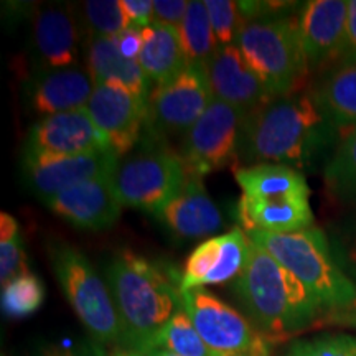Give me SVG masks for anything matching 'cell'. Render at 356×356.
Instances as JSON below:
<instances>
[{
  "label": "cell",
  "instance_id": "e575fe53",
  "mask_svg": "<svg viewBox=\"0 0 356 356\" xmlns=\"http://www.w3.org/2000/svg\"><path fill=\"white\" fill-rule=\"evenodd\" d=\"M129 26L145 29L154 24V0H119Z\"/></svg>",
  "mask_w": 356,
  "mask_h": 356
},
{
  "label": "cell",
  "instance_id": "ac0fdd59",
  "mask_svg": "<svg viewBox=\"0 0 356 356\" xmlns=\"http://www.w3.org/2000/svg\"><path fill=\"white\" fill-rule=\"evenodd\" d=\"M50 210L74 228L102 231L121 218L122 203L115 193L113 177L84 181L44 202Z\"/></svg>",
  "mask_w": 356,
  "mask_h": 356
},
{
  "label": "cell",
  "instance_id": "d590c367",
  "mask_svg": "<svg viewBox=\"0 0 356 356\" xmlns=\"http://www.w3.org/2000/svg\"><path fill=\"white\" fill-rule=\"evenodd\" d=\"M186 8H188L186 0H154V22L178 29Z\"/></svg>",
  "mask_w": 356,
  "mask_h": 356
},
{
  "label": "cell",
  "instance_id": "277c9868",
  "mask_svg": "<svg viewBox=\"0 0 356 356\" xmlns=\"http://www.w3.org/2000/svg\"><path fill=\"white\" fill-rule=\"evenodd\" d=\"M246 234L296 275L323 310H343L356 302V286L338 266L330 239L320 228L312 226L284 234L248 231Z\"/></svg>",
  "mask_w": 356,
  "mask_h": 356
},
{
  "label": "cell",
  "instance_id": "d6986e66",
  "mask_svg": "<svg viewBox=\"0 0 356 356\" xmlns=\"http://www.w3.org/2000/svg\"><path fill=\"white\" fill-rule=\"evenodd\" d=\"M95 86L88 68L78 65L37 73L26 88V97L30 108L47 118L86 108Z\"/></svg>",
  "mask_w": 356,
  "mask_h": 356
},
{
  "label": "cell",
  "instance_id": "603a6c76",
  "mask_svg": "<svg viewBox=\"0 0 356 356\" xmlns=\"http://www.w3.org/2000/svg\"><path fill=\"white\" fill-rule=\"evenodd\" d=\"M239 228L244 231H264V233L284 234L304 231L314 226L309 198H273L257 200L241 197L238 202Z\"/></svg>",
  "mask_w": 356,
  "mask_h": 356
},
{
  "label": "cell",
  "instance_id": "2e32d148",
  "mask_svg": "<svg viewBox=\"0 0 356 356\" xmlns=\"http://www.w3.org/2000/svg\"><path fill=\"white\" fill-rule=\"evenodd\" d=\"M213 97L246 115L275 97L236 44L218 47L207 65Z\"/></svg>",
  "mask_w": 356,
  "mask_h": 356
},
{
  "label": "cell",
  "instance_id": "cb8c5ba5",
  "mask_svg": "<svg viewBox=\"0 0 356 356\" xmlns=\"http://www.w3.org/2000/svg\"><path fill=\"white\" fill-rule=\"evenodd\" d=\"M234 178L241 186L243 197L248 198H310L304 173L282 163H256L234 168Z\"/></svg>",
  "mask_w": 356,
  "mask_h": 356
},
{
  "label": "cell",
  "instance_id": "f1b7e54d",
  "mask_svg": "<svg viewBox=\"0 0 356 356\" xmlns=\"http://www.w3.org/2000/svg\"><path fill=\"white\" fill-rule=\"evenodd\" d=\"M44 286L29 269L2 286V310L12 318L29 317L42 307Z\"/></svg>",
  "mask_w": 356,
  "mask_h": 356
},
{
  "label": "cell",
  "instance_id": "83f0119b",
  "mask_svg": "<svg viewBox=\"0 0 356 356\" xmlns=\"http://www.w3.org/2000/svg\"><path fill=\"white\" fill-rule=\"evenodd\" d=\"M154 348L167 350L178 356H220L208 348L184 309L178 310L165 325Z\"/></svg>",
  "mask_w": 356,
  "mask_h": 356
},
{
  "label": "cell",
  "instance_id": "ba28073f",
  "mask_svg": "<svg viewBox=\"0 0 356 356\" xmlns=\"http://www.w3.org/2000/svg\"><path fill=\"white\" fill-rule=\"evenodd\" d=\"M215 101L208 81L207 66L186 65L184 71L163 84H155L150 92L145 131L162 139L163 136L188 132Z\"/></svg>",
  "mask_w": 356,
  "mask_h": 356
},
{
  "label": "cell",
  "instance_id": "7402d4cb",
  "mask_svg": "<svg viewBox=\"0 0 356 356\" xmlns=\"http://www.w3.org/2000/svg\"><path fill=\"white\" fill-rule=\"evenodd\" d=\"M86 68L95 79V84L121 86L149 104L152 81L147 78L139 61L129 60L122 55L118 38L88 37Z\"/></svg>",
  "mask_w": 356,
  "mask_h": 356
},
{
  "label": "cell",
  "instance_id": "d4e9b609",
  "mask_svg": "<svg viewBox=\"0 0 356 356\" xmlns=\"http://www.w3.org/2000/svg\"><path fill=\"white\" fill-rule=\"evenodd\" d=\"M144 43L139 63L147 78L155 84H163L186 68V58L177 26L150 24L142 29Z\"/></svg>",
  "mask_w": 356,
  "mask_h": 356
},
{
  "label": "cell",
  "instance_id": "7a4b0ae2",
  "mask_svg": "<svg viewBox=\"0 0 356 356\" xmlns=\"http://www.w3.org/2000/svg\"><path fill=\"white\" fill-rule=\"evenodd\" d=\"M124 348L149 351L173 315L181 309L180 286L147 257L122 249L106 270Z\"/></svg>",
  "mask_w": 356,
  "mask_h": 356
},
{
  "label": "cell",
  "instance_id": "4fadbf2b",
  "mask_svg": "<svg viewBox=\"0 0 356 356\" xmlns=\"http://www.w3.org/2000/svg\"><path fill=\"white\" fill-rule=\"evenodd\" d=\"M106 150H109L108 142L83 108L47 115L35 122L26 137L24 155L74 157Z\"/></svg>",
  "mask_w": 356,
  "mask_h": 356
},
{
  "label": "cell",
  "instance_id": "44dd1931",
  "mask_svg": "<svg viewBox=\"0 0 356 356\" xmlns=\"http://www.w3.org/2000/svg\"><path fill=\"white\" fill-rule=\"evenodd\" d=\"M320 113L343 140L356 129V56L340 58L312 89Z\"/></svg>",
  "mask_w": 356,
  "mask_h": 356
},
{
  "label": "cell",
  "instance_id": "ffe728a7",
  "mask_svg": "<svg viewBox=\"0 0 356 356\" xmlns=\"http://www.w3.org/2000/svg\"><path fill=\"white\" fill-rule=\"evenodd\" d=\"M168 231L181 239H198L222 226L220 210L204 188L202 178L188 175L178 195L157 213Z\"/></svg>",
  "mask_w": 356,
  "mask_h": 356
},
{
  "label": "cell",
  "instance_id": "d6a6232c",
  "mask_svg": "<svg viewBox=\"0 0 356 356\" xmlns=\"http://www.w3.org/2000/svg\"><path fill=\"white\" fill-rule=\"evenodd\" d=\"M284 356H356V337L335 333L297 340Z\"/></svg>",
  "mask_w": 356,
  "mask_h": 356
},
{
  "label": "cell",
  "instance_id": "74e56055",
  "mask_svg": "<svg viewBox=\"0 0 356 356\" xmlns=\"http://www.w3.org/2000/svg\"><path fill=\"white\" fill-rule=\"evenodd\" d=\"M118 43L119 50L129 60L139 61L142 43H144V35H142V29H136V26H127L124 32L119 35Z\"/></svg>",
  "mask_w": 356,
  "mask_h": 356
},
{
  "label": "cell",
  "instance_id": "8d00e7d4",
  "mask_svg": "<svg viewBox=\"0 0 356 356\" xmlns=\"http://www.w3.org/2000/svg\"><path fill=\"white\" fill-rule=\"evenodd\" d=\"M37 356H104L97 345H47L38 351Z\"/></svg>",
  "mask_w": 356,
  "mask_h": 356
},
{
  "label": "cell",
  "instance_id": "3957f363",
  "mask_svg": "<svg viewBox=\"0 0 356 356\" xmlns=\"http://www.w3.org/2000/svg\"><path fill=\"white\" fill-rule=\"evenodd\" d=\"M233 291L261 335L270 338L304 330L323 312L304 284L254 241Z\"/></svg>",
  "mask_w": 356,
  "mask_h": 356
},
{
  "label": "cell",
  "instance_id": "484cf974",
  "mask_svg": "<svg viewBox=\"0 0 356 356\" xmlns=\"http://www.w3.org/2000/svg\"><path fill=\"white\" fill-rule=\"evenodd\" d=\"M181 47L188 65L207 66L218 50L207 6L200 0L188 2V8L178 26Z\"/></svg>",
  "mask_w": 356,
  "mask_h": 356
},
{
  "label": "cell",
  "instance_id": "b9f144b4",
  "mask_svg": "<svg viewBox=\"0 0 356 356\" xmlns=\"http://www.w3.org/2000/svg\"><path fill=\"white\" fill-rule=\"evenodd\" d=\"M220 356H270V350H269V345L264 343L257 346L254 350L246 351V353H231V355H220Z\"/></svg>",
  "mask_w": 356,
  "mask_h": 356
},
{
  "label": "cell",
  "instance_id": "9c48e42d",
  "mask_svg": "<svg viewBox=\"0 0 356 356\" xmlns=\"http://www.w3.org/2000/svg\"><path fill=\"white\" fill-rule=\"evenodd\" d=\"M244 114L226 102L215 99L195 126L185 134L180 157L186 172L204 177L233 162L239 150Z\"/></svg>",
  "mask_w": 356,
  "mask_h": 356
},
{
  "label": "cell",
  "instance_id": "e0dca14e",
  "mask_svg": "<svg viewBox=\"0 0 356 356\" xmlns=\"http://www.w3.org/2000/svg\"><path fill=\"white\" fill-rule=\"evenodd\" d=\"M79 47L81 33L73 8L55 3L35 12L30 48L38 73L78 66Z\"/></svg>",
  "mask_w": 356,
  "mask_h": 356
},
{
  "label": "cell",
  "instance_id": "30bf717a",
  "mask_svg": "<svg viewBox=\"0 0 356 356\" xmlns=\"http://www.w3.org/2000/svg\"><path fill=\"white\" fill-rule=\"evenodd\" d=\"M180 299L202 340L216 355L246 353L267 343L244 315L204 287L180 292Z\"/></svg>",
  "mask_w": 356,
  "mask_h": 356
},
{
  "label": "cell",
  "instance_id": "ab89813d",
  "mask_svg": "<svg viewBox=\"0 0 356 356\" xmlns=\"http://www.w3.org/2000/svg\"><path fill=\"white\" fill-rule=\"evenodd\" d=\"M332 322H340L343 325H350V327L356 328V302L348 309L338 310V312H332Z\"/></svg>",
  "mask_w": 356,
  "mask_h": 356
},
{
  "label": "cell",
  "instance_id": "f35d334b",
  "mask_svg": "<svg viewBox=\"0 0 356 356\" xmlns=\"http://www.w3.org/2000/svg\"><path fill=\"white\" fill-rule=\"evenodd\" d=\"M356 56V0L348 2V19H346V42L341 58Z\"/></svg>",
  "mask_w": 356,
  "mask_h": 356
},
{
  "label": "cell",
  "instance_id": "7bdbcfd3",
  "mask_svg": "<svg viewBox=\"0 0 356 356\" xmlns=\"http://www.w3.org/2000/svg\"><path fill=\"white\" fill-rule=\"evenodd\" d=\"M147 353L152 355V356H178V355H173V353H170V351L162 350V348H154V350H149V351H147Z\"/></svg>",
  "mask_w": 356,
  "mask_h": 356
},
{
  "label": "cell",
  "instance_id": "6da1fadb",
  "mask_svg": "<svg viewBox=\"0 0 356 356\" xmlns=\"http://www.w3.org/2000/svg\"><path fill=\"white\" fill-rule=\"evenodd\" d=\"M340 136L320 113L312 92L277 96L244 115L238 155L251 165L314 167Z\"/></svg>",
  "mask_w": 356,
  "mask_h": 356
},
{
  "label": "cell",
  "instance_id": "8992f818",
  "mask_svg": "<svg viewBox=\"0 0 356 356\" xmlns=\"http://www.w3.org/2000/svg\"><path fill=\"white\" fill-rule=\"evenodd\" d=\"M142 145L119 159L113 181L122 207L157 213L185 185L188 172L180 154L163 144V139L147 132Z\"/></svg>",
  "mask_w": 356,
  "mask_h": 356
},
{
  "label": "cell",
  "instance_id": "4dcf8cb0",
  "mask_svg": "<svg viewBox=\"0 0 356 356\" xmlns=\"http://www.w3.org/2000/svg\"><path fill=\"white\" fill-rule=\"evenodd\" d=\"M81 10L88 37L115 38L129 26L119 0H88Z\"/></svg>",
  "mask_w": 356,
  "mask_h": 356
},
{
  "label": "cell",
  "instance_id": "4316f807",
  "mask_svg": "<svg viewBox=\"0 0 356 356\" xmlns=\"http://www.w3.org/2000/svg\"><path fill=\"white\" fill-rule=\"evenodd\" d=\"M323 180L333 198L356 207V129L325 163Z\"/></svg>",
  "mask_w": 356,
  "mask_h": 356
},
{
  "label": "cell",
  "instance_id": "7c38bea8",
  "mask_svg": "<svg viewBox=\"0 0 356 356\" xmlns=\"http://www.w3.org/2000/svg\"><path fill=\"white\" fill-rule=\"evenodd\" d=\"M119 157L109 150L74 157L24 155L22 170L26 185L44 203L61 191L84 181L113 177Z\"/></svg>",
  "mask_w": 356,
  "mask_h": 356
},
{
  "label": "cell",
  "instance_id": "9a60e30c",
  "mask_svg": "<svg viewBox=\"0 0 356 356\" xmlns=\"http://www.w3.org/2000/svg\"><path fill=\"white\" fill-rule=\"evenodd\" d=\"M348 2L312 0L299 17L300 42L309 70L330 68L345 51Z\"/></svg>",
  "mask_w": 356,
  "mask_h": 356
},
{
  "label": "cell",
  "instance_id": "52a82bcc",
  "mask_svg": "<svg viewBox=\"0 0 356 356\" xmlns=\"http://www.w3.org/2000/svg\"><path fill=\"white\" fill-rule=\"evenodd\" d=\"M50 259L66 300L92 340L97 345H121V322L113 296L91 261L66 243L53 244Z\"/></svg>",
  "mask_w": 356,
  "mask_h": 356
},
{
  "label": "cell",
  "instance_id": "836d02e7",
  "mask_svg": "<svg viewBox=\"0 0 356 356\" xmlns=\"http://www.w3.org/2000/svg\"><path fill=\"white\" fill-rule=\"evenodd\" d=\"M328 239L338 266L356 286V215L337 226Z\"/></svg>",
  "mask_w": 356,
  "mask_h": 356
},
{
  "label": "cell",
  "instance_id": "60d3db41",
  "mask_svg": "<svg viewBox=\"0 0 356 356\" xmlns=\"http://www.w3.org/2000/svg\"><path fill=\"white\" fill-rule=\"evenodd\" d=\"M108 356H152L149 355L147 351H140V350H131V348H124V346H114L113 351Z\"/></svg>",
  "mask_w": 356,
  "mask_h": 356
},
{
  "label": "cell",
  "instance_id": "5bb4252c",
  "mask_svg": "<svg viewBox=\"0 0 356 356\" xmlns=\"http://www.w3.org/2000/svg\"><path fill=\"white\" fill-rule=\"evenodd\" d=\"M249 246L251 239L243 228H233L198 244L178 277L180 292L236 280L248 262Z\"/></svg>",
  "mask_w": 356,
  "mask_h": 356
},
{
  "label": "cell",
  "instance_id": "8fae6325",
  "mask_svg": "<svg viewBox=\"0 0 356 356\" xmlns=\"http://www.w3.org/2000/svg\"><path fill=\"white\" fill-rule=\"evenodd\" d=\"M109 150L119 159L126 157L142 140L147 129V104L131 91L114 84H96L86 106Z\"/></svg>",
  "mask_w": 356,
  "mask_h": 356
},
{
  "label": "cell",
  "instance_id": "1f68e13d",
  "mask_svg": "<svg viewBox=\"0 0 356 356\" xmlns=\"http://www.w3.org/2000/svg\"><path fill=\"white\" fill-rule=\"evenodd\" d=\"M208 15H210L211 29L215 33L218 47L236 44L238 35L241 32L244 19L239 10L238 2L231 0H207Z\"/></svg>",
  "mask_w": 356,
  "mask_h": 356
},
{
  "label": "cell",
  "instance_id": "5b68a950",
  "mask_svg": "<svg viewBox=\"0 0 356 356\" xmlns=\"http://www.w3.org/2000/svg\"><path fill=\"white\" fill-rule=\"evenodd\" d=\"M236 47L275 97L299 92L310 73L293 17L270 13L244 22Z\"/></svg>",
  "mask_w": 356,
  "mask_h": 356
},
{
  "label": "cell",
  "instance_id": "f546056e",
  "mask_svg": "<svg viewBox=\"0 0 356 356\" xmlns=\"http://www.w3.org/2000/svg\"><path fill=\"white\" fill-rule=\"evenodd\" d=\"M26 270V254L20 226L15 218L3 211L0 215V280H8Z\"/></svg>",
  "mask_w": 356,
  "mask_h": 356
}]
</instances>
